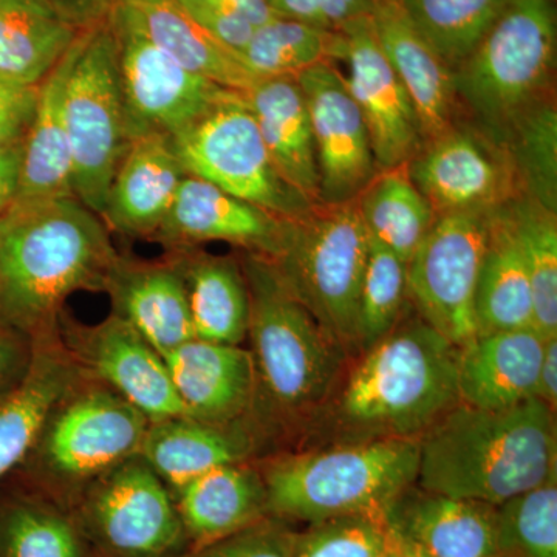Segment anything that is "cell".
I'll return each mask as SVG.
<instances>
[{
  "instance_id": "obj_1",
  "label": "cell",
  "mask_w": 557,
  "mask_h": 557,
  "mask_svg": "<svg viewBox=\"0 0 557 557\" xmlns=\"http://www.w3.org/2000/svg\"><path fill=\"white\" fill-rule=\"evenodd\" d=\"M119 256L76 197L14 200L0 214V318L33 341L58 335L69 296L104 292Z\"/></svg>"
},
{
  "instance_id": "obj_2",
  "label": "cell",
  "mask_w": 557,
  "mask_h": 557,
  "mask_svg": "<svg viewBox=\"0 0 557 557\" xmlns=\"http://www.w3.org/2000/svg\"><path fill=\"white\" fill-rule=\"evenodd\" d=\"M555 413L537 398L497 410L460 403L420 438L417 486L500 507L557 474Z\"/></svg>"
},
{
  "instance_id": "obj_3",
  "label": "cell",
  "mask_w": 557,
  "mask_h": 557,
  "mask_svg": "<svg viewBox=\"0 0 557 557\" xmlns=\"http://www.w3.org/2000/svg\"><path fill=\"white\" fill-rule=\"evenodd\" d=\"M249 354L256 391L249 428L260 445L332 395L347 357L288 287L276 263L245 252Z\"/></svg>"
},
{
  "instance_id": "obj_4",
  "label": "cell",
  "mask_w": 557,
  "mask_h": 557,
  "mask_svg": "<svg viewBox=\"0 0 557 557\" xmlns=\"http://www.w3.org/2000/svg\"><path fill=\"white\" fill-rule=\"evenodd\" d=\"M458 347L416 311L369 350L348 373L335 417L347 438H421L460 405Z\"/></svg>"
},
{
  "instance_id": "obj_5",
  "label": "cell",
  "mask_w": 557,
  "mask_h": 557,
  "mask_svg": "<svg viewBox=\"0 0 557 557\" xmlns=\"http://www.w3.org/2000/svg\"><path fill=\"white\" fill-rule=\"evenodd\" d=\"M420 438H375L258 461L269 512L287 522L384 516L416 485Z\"/></svg>"
},
{
  "instance_id": "obj_6",
  "label": "cell",
  "mask_w": 557,
  "mask_h": 557,
  "mask_svg": "<svg viewBox=\"0 0 557 557\" xmlns=\"http://www.w3.org/2000/svg\"><path fill=\"white\" fill-rule=\"evenodd\" d=\"M149 423L115 392L81 375L50 409L17 480L72 509L91 483L138 456Z\"/></svg>"
},
{
  "instance_id": "obj_7",
  "label": "cell",
  "mask_w": 557,
  "mask_h": 557,
  "mask_svg": "<svg viewBox=\"0 0 557 557\" xmlns=\"http://www.w3.org/2000/svg\"><path fill=\"white\" fill-rule=\"evenodd\" d=\"M556 39L553 0H508L475 50L454 70L457 104L494 143L523 113L552 98Z\"/></svg>"
},
{
  "instance_id": "obj_8",
  "label": "cell",
  "mask_w": 557,
  "mask_h": 557,
  "mask_svg": "<svg viewBox=\"0 0 557 557\" xmlns=\"http://www.w3.org/2000/svg\"><path fill=\"white\" fill-rule=\"evenodd\" d=\"M369 255V236L357 200L314 205L289 220L278 273L333 343L358 355L359 295Z\"/></svg>"
},
{
  "instance_id": "obj_9",
  "label": "cell",
  "mask_w": 557,
  "mask_h": 557,
  "mask_svg": "<svg viewBox=\"0 0 557 557\" xmlns=\"http://www.w3.org/2000/svg\"><path fill=\"white\" fill-rule=\"evenodd\" d=\"M73 193L100 215L112 180L131 148L119 58L109 20L81 32L64 98Z\"/></svg>"
},
{
  "instance_id": "obj_10",
  "label": "cell",
  "mask_w": 557,
  "mask_h": 557,
  "mask_svg": "<svg viewBox=\"0 0 557 557\" xmlns=\"http://www.w3.org/2000/svg\"><path fill=\"white\" fill-rule=\"evenodd\" d=\"M172 138L186 174L284 220L306 215L314 203L278 174L245 94L220 102Z\"/></svg>"
},
{
  "instance_id": "obj_11",
  "label": "cell",
  "mask_w": 557,
  "mask_h": 557,
  "mask_svg": "<svg viewBox=\"0 0 557 557\" xmlns=\"http://www.w3.org/2000/svg\"><path fill=\"white\" fill-rule=\"evenodd\" d=\"M72 512L95 557H186L193 552L174 496L139 456L91 483Z\"/></svg>"
},
{
  "instance_id": "obj_12",
  "label": "cell",
  "mask_w": 557,
  "mask_h": 557,
  "mask_svg": "<svg viewBox=\"0 0 557 557\" xmlns=\"http://www.w3.org/2000/svg\"><path fill=\"white\" fill-rule=\"evenodd\" d=\"M494 208L437 215L408 263V298L440 335L461 347L478 335L475 289Z\"/></svg>"
},
{
  "instance_id": "obj_13",
  "label": "cell",
  "mask_w": 557,
  "mask_h": 557,
  "mask_svg": "<svg viewBox=\"0 0 557 557\" xmlns=\"http://www.w3.org/2000/svg\"><path fill=\"white\" fill-rule=\"evenodd\" d=\"M109 25L116 44L131 143L149 134L174 137L208 110L242 94L171 60L146 38L120 3Z\"/></svg>"
},
{
  "instance_id": "obj_14",
  "label": "cell",
  "mask_w": 557,
  "mask_h": 557,
  "mask_svg": "<svg viewBox=\"0 0 557 557\" xmlns=\"http://www.w3.org/2000/svg\"><path fill=\"white\" fill-rule=\"evenodd\" d=\"M58 333L81 375L109 387L149 421L186 416L164 358L119 314L84 325L62 311Z\"/></svg>"
},
{
  "instance_id": "obj_15",
  "label": "cell",
  "mask_w": 557,
  "mask_h": 557,
  "mask_svg": "<svg viewBox=\"0 0 557 557\" xmlns=\"http://www.w3.org/2000/svg\"><path fill=\"white\" fill-rule=\"evenodd\" d=\"M406 170L435 215L497 208L520 194L507 152L475 126L454 123L424 141Z\"/></svg>"
},
{
  "instance_id": "obj_16",
  "label": "cell",
  "mask_w": 557,
  "mask_h": 557,
  "mask_svg": "<svg viewBox=\"0 0 557 557\" xmlns=\"http://www.w3.org/2000/svg\"><path fill=\"white\" fill-rule=\"evenodd\" d=\"M346 62L347 89L368 124L379 171L408 163L423 145L408 91L381 49L370 13L335 30V58Z\"/></svg>"
},
{
  "instance_id": "obj_17",
  "label": "cell",
  "mask_w": 557,
  "mask_h": 557,
  "mask_svg": "<svg viewBox=\"0 0 557 557\" xmlns=\"http://www.w3.org/2000/svg\"><path fill=\"white\" fill-rule=\"evenodd\" d=\"M309 109L319 172V200L341 205L357 200L375 177V156L368 124L332 62H321L298 76Z\"/></svg>"
},
{
  "instance_id": "obj_18",
  "label": "cell",
  "mask_w": 557,
  "mask_h": 557,
  "mask_svg": "<svg viewBox=\"0 0 557 557\" xmlns=\"http://www.w3.org/2000/svg\"><path fill=\"white\" fill-rule=\"evenodd\" d=\"M289 220L237 199L205 180L183 178L170 214L152 239L174 249L205 242H226L245 252L277 259L284 248Z\"/></svg>"
},
{
  "instance_id": "obj_19",
  "label": "cell",
  "mask_w": 557,
  "mask_h": 557,
  "mask_svg": "<svg viewBox=\"0 0 557 557\" xmlns=\"http://www.w3.org/2000/svg\"><path fill=\"white\" fill-rule=\"evenodd\" d=\"M387 527L429 557H498L497 507L412 485L384 512Z\"/></svg>"
},
{
  "instance_id": "obj_20",
  "label": "cell",
  "mask_w": 557,
  "mask_h": 557,
  "mask_svg": "<svg viewBox=\"0 0 557 557\" xmlns=\"http://www.w3.org/2000/svg\"><path fill=\"white\" fill-rule=\"evenodd\" d=\"M164 362L186 416L214 424L247 421L256 391L248 348L194 338Z\"/></svg>"
},
{
  "instance_id": "obj_21",
  "label": "cell",
  "mask_w": 557,
  "mask_h": 557,
  "mask_svg": "<svg viewBox=\"0 0 557 557\" xmlns=\"http://www.w3.org/2000/svg\"><path fill=\"white\" fill-rule=\"evenodd\" d=\"M104 293L112 313L129 322L161 357L196 338L185 282L170 256L157 262L119 256Z\"/></svg>"
},
{
  "instance_id": "obj_22",
  "label": "cell",
  "mask_w": 557,
  "mask_h": 557,
  "mask_svg": "<svg viewBox=\"0 0 557 557\" xmlns=\"http://www.w3.org/2000/svg\"><path fill=\"white\" fill-rule=\"evenodd\" d=\"M186 175L171 137L149 134L134 139L110 185L102 222L110 233L152 239Z\"/></svg>"
},
{
  "instance_id": "obj_23",
  "label": "cell",
  "mask_w": 557,
  "mask_h": 557,
  "mask_svg": "<svg viewBox=\"0 0 557 557\" xmlns=\"http://www.w3.org/2000/svg\"><path fill=\"white\" fill-rule=\"evenodd\" d=\"M545 338L534 327L474 336L458 347L461 405L497 410L536 398Z\"/></svg>"
},
{
  "instance_id": "obj_24",
  "label": "cell",
  "mask_w": 557,
  "mask_h": 557,
  "mask_svg": "<svg viewBox=\"0 0 557 557\" xmlns=\"http://www.w3.org/2000/svg\"><path fill=\"white\" fill-rule=\"evenodd\" d=\"M381 49L408 91L423 143L456 123L453 70L416 30L398 0H373L370 10Z\"/></svg>"
},
{
  "instance_id": "obj_25",
  "label": "cell",
  "mask_w": 557,
  "mask_h": 557,
  "mask_svg": "<svg viewBox=\"0 0 557 557\" xmlns=\"http://www.w3.org/2000/svg\"><path fill=\"white\" fill-rule=\"evenodd\" d=\"M260 450L262 446L247 421L214 424L182 416L150 421L138 456L174 496L205 472L256 460Z\"/></svg>"
},
{
  "instance_id": "obj_26",
  "label": "cell",
  "mask_w": 557,
  "mask_h": 557,
  "mask_svg": "<svg viewBox=\"0 0 557 557\" xmlns=\"http://www.w3.org/2000/svg\"><path fill=\"white\" fill-rule=\"evenodd\" d=\"M174 500L193 552L270 516L255 460L211 469L177 491Z\"/></svg>"
},
{
  "instance_id": "obj_27",
  "label": "cell",
  "mask_w": 557,
  "mask_h": 557,
  "mask_svg": "<svg viewBox=\"0 0 557 557\" xmlns=\"http://www.w3.org/2000/svg\"><path fill=\"white\" fill-rule=\"evenodd\" d=\"M245 100L278 174L311 203H321L309 109L296 76L260 78Z\"/></svg>"
},
{
  "instance_id": "obj_28",
  "label": "cell",
  "mask_w": 557,
  "mask_h": 557,
  "mask_svg": "<svg viewBox=\"0 0 557 557\" xmlns=\"http://www.w3.org/2000/svg\"><path fill=\"white\" fill-rule=\"evenodd\" d=\"M79 376L62 347L60 333L35 341L27 375L0 398V486L21 467L50 409Z\"/></svg>"
},
{
  "instance_id": "obj_29",
  "label": "cell",
  "mask_w": 557,
  "mask_h": 557,
  "mask_svg": "<svg viewBox=\"0 0 557 557\" xmlns=\"http://www.w3.org/2000/svg\"><path fill=\"white\" fill-rule=\"evenodd\" d=\"M146 38L183 69L247 94L260 78L239 54L209 35L177 0H120Z\"/></svg>"
},
{
  "instance_id": "obj_30",
  "label": "cell",
  "mask_w": 557,
  "mask_h": 557,
  "mask_svg": "<svg viewBox=\"0 0 557 557\" xmlns=\"http://www.w3.org/2000/svg\"><path fill=\"white\" fill-rule=\"evenodd\" d=\"M170 258L185 282L196 338L242 346L248 335L249 293L240 262L194 248L174 249Z\"/></svg>"
},
{
  "instance_id": "obj_31",
  "label": "cell",
  "mask_w": 557,
  "mask_h": 557,
  "mask_svg": "<svg viewBox=\"0 0 557 557\" xmlns=\"http://www.w3.org/2000/svg\"><path fill=\"white\" fill-rule=\"evenodd\" d=\"M78 44L79 36L57 67L39 84L38 108L25 138L20 185L14 200L75 197L64 98L70 70L78 53Z\"/></svg>"
},
{
  "instance_id": "obj_32",
  "label": "cell",
  "mask_w": 557,
  "mask_h": 557,
  "mask_svg": "<svg viewBox=\"0 0 557 557\" xmlns=\"http://www.w3.org/2000/svg\"><path fill=\"white\" fill-rule=\"evenodd\" d=\"M474 313L478 335L534 327L530 274L507 203L491 212Z\"/></svg>"
},
{
  "instance_id": "obj_33",
  "label": "cell",
  "mask_w": 557,
  "mask_h": 557,
  "mask_svg": "<svg viewBox=\"0 0 557 557\" xmlns=\"http://www.w3.org/2000/svg\"><path fill=\"white\" fill-rule=\"evenodd\" d=\"M79 33L49 0H0V79L38 86Z\"/></svg>"
},
{
  "instance_id": "obj_34",
  "label": "cell",
  "mask_w": 557,
  "mask_h": 557,
  "mask_svg": "<svg viewBox=\"0 0 557 557\" xmlns=\"http://www.w3.org/2000/svg\"><path fill=\"white\" fill-rule=\"evenodd\" d=\"M0 557H95L73 516L24 485L0 487Z\"/></svg>"
},
{
  "instance_id": "obj_35",
  "label": "cell",
  "mask_w": 557,
  "mask_h": 557,
  "mask_svg": "<svg viewBox=\"0 0 557 557\" xmlns=\"http://www.w3.org/2000/svg\"><path fill=\"white\" fill-rule=\"evenodd\" d=\"M357 207L370 239L405 263L437 219L410 180L406 164L376 172L359 194Z\"/></svg>"
},
{
  "instance_id": "obj_36",
  "label": "cell",
  "mask_w": 557,
  "mask_h": 557,
  "mask_svg": "<svg viewBox=\"0 0 557 557\" xmlns=\"http://www.w3.org/2000/svg\"><path fill=\"white\" fill-rule=\"evenodd\" d=\"M507 152L520 196L557 212V112L547 98L523 113L497 143Z\"/></svg>"
},
{
  "instance_id": "obj_37",
  "label": "cell",
  "mask_w": 557,
  "mask_h": 557,
  "mask_svg": "<svg viewBox=\"0 0 557 557\" xmlns=\"http://www.w3.org/2000/svg\"><path fill=\"white\" fill-rule=\"evenodd\" d=\"M403 11L450 70L475 50L508 0H398Z\"/></svg>"
},
{
  "instance_id": "obj_38",
  "label": "cell",
  "mask_w": 557,
  "mask_h": 557,
  "mask_svg": "<svg viewBox=\"0 0 557 557\" xmlns=\"http://www.w3.org/2000/svg\"><path fill=\"white\" fill-rule=\"evenodd\" d=\"M533 292L534 329L557 336V212L523 196L507 201Z\"/></svg>"
},
{
  "instance_id": "obj_39",
  "label": "cell",
  "mask_w": 557,
  "mask_h": 557,
  "mask_svg": "<svg viewBox=\"0 0 557 557\" xmlns=\"http://www.w3.org/2000/svg\"><path fill=\"white\" fill-rule=\"evenodd\" d=\"M240 58L258 78L298 76L313 65L333 61L335 30L274 17L256 28Z\"/></svg>"
},
{
  "instance_id": "obj_40",
  "label": "cell",
  "mask_w": 557,
  "mask_h": 557,
  "mask_svg": "<svg viewBox=\"0 0 557 557\" xmlns=\"http://www.w3.org/2000/svg\"><path fill=\"white\" fill-rule=\"evenodd\" d=\"M498 557H557V474L497 507Z\"/></svg>"
},
{
  "instance_id": "obj_41",
  "label": "cell",
  "mask_w": 557,
  "mask_h": 557,
  "mask_svg": "<svg viewBox=\"0 0 557 557\" xmlns=\"http://www.w3.org/2000/svg\"><path fill=\"white\" fill-rule=\"evenodd\" d=\"M408 299V263L369 237L368 263L359 295V355L398 324Z\"/></svg>"
},
{
  "instance_id": "obj_42",
  "label": "cell",
  "mask_w": 557,
  "mask_h": 557,
  "mask_svg": "<svg viewBox=\"0 0 557 557\" xmlns=\"http://www.w3.org/2000/svg\"><path fill=\"white\" fill-rule=\"evenodd\" d=\"M387 541L384 516H341L298 531L295 557H384Z\"/></svg>"
},
{
  "instance_id": "obj_43",
  "label": "cell",
  "mask_w": 557,
  "mask_h": 557,
  "mask_svg": "<svg viewBox=\"0 0 557 557\" xmlns=\"http://www.w3.org/2000/svg\"><path fill=\"white\" fill-rule=\"evenodd\" d=\"M296 534L287 520L267 516L186 557H295Z\"/></svg>"
},
{
  "instance_id": "obj_44",
  "label": "cell",
  "mask_w": 557,
  "mask_h": 557,
  "mask_svg": "<svg viewBox=\"0 0 557 557\" xmlns=\"http://www.w3.org/2000/svg\"><path fill=\"white\" fill-rule=\"evenodd\" d=\"M277 17L338 30L348 21L369 14L373 0H269Z\"/></svg>"
},
{
  "instance_id": "obj_45",
  "label": "cell",
  "mask_w": 557,
  "mask_h": 557,
  "mask_svg": "<svg viewBox=\"0 0 557 557\" xmlns=\"http://www.w3.org/2000/svg\"><path fill=\"white\" fill-rule=\"evenodd\" d=\"M38 86L0 79V152L24 145L35 120Z\"/></svg>"
},
{
  "instance_id": "obj_46",
  "label": "cell",
  "mask_w": 557,
  "mask_h": 557,
  "mask_svg": "<svg viewBox=\"0 0 557 557\" xmlns=\"http://www.w3.org/2000/svg\"><path fill=\"white\" fill-rule=\"evenodd\" d=\"M183 7V5H182ZM185 9V7H183ZM190 16L234 53L242 54L256 28L231 5L230 0H209L186 7ZM242 60V58H240Z\"/></svg>"
},
{
  "instance_id": "obj_47",
  "label": "cell",
  "mask_w": 557,
  "mask_h": 557,
  "mask_svg": "<svg viewBox=\"0 0 557 557\" xmlns=\"http://www.w3.org/2000/svg\"><path fill=\"white\" fill-rule=\"evenodd\" d=\"M33 354L35 341L0 318V398L27 375Z\"/></svg>"
},
{
  "instance_id": "obj_48",
  "label": "cell",
  "mask_w": 557,
  "mask_h": 557,
  "mask_svg": "<svg viewBox=\"0 0 557 557\" xmlns=\"http://www.w3.org/2000/svg\"><path fill=\"white\" fill-rule=\"evenodd\" d=\"M49 2L78 30L84 32L104 24L120 0H49Z\"/></svg>"
},
{
  "instance_id": "obj_49",
  "label": "cell",
  "mask_w": 557,
  "mask_h": 557,
  "mask_svg": "<svg viewBox=\"0 0 557 557\" xmlns=\"http://www.w3.org/2000/svg\"><path fill=\"white\" fill-rule=\"evenodd\" d=\"M536 398L548 406L557 408V336L545 339L544 354H542L541 369H539Z\"/></svg>"
},
{
  "instance_id": "obj_50",
  "label": "cell",
  "mask_w": 557,
  "mask_h": 557,
  "mask_svg": "<svg viewBox=\"0 0 557 557\" xmlns=\"http://www.w3.org/2000/svg\"><path fill=\"white\" fill-rule=\"evenodd\" d=\"M24 145L0 152V214L16 199Z\"/></svg>"
},
{
  "instance_id": "obj_51",
  "label": "cell",
  "mask_w": 557,
  "mask_h": 557,
  "mask_svg": "<svg viewBox=\"0 0 557 557\" xmlns=\"http://www.w3.org/2000/svg\"><path fill=\"white\" fill-rule=\"evenodd\" d=\"M230 2L255 28L262 27L277 17L269 0H230Z\"/></svg>"
},
{
  "instance_id": "obj_52",
  "label": "cell",
  "mask_w": 557,
  "mask_h": 557,
  "mask_svg": "<svg viewBox=\"0 0 557 557\" xmlns=\"http://www.w3.org/2000/svg\"><path fill=\"white\" fill-rule=\"evenodd\" d=\"M388 528V527H387ZM384 557H429L423 552L410 545L405 539L395 534L394 531L388 528V541L386 556Z\"/></svg>"
},
{
  "instance_id": "obj_53",
  "label": "cell",
  "mask_w": 557,
  "mask_h": 557,
  "mask_svg": "<svg viewBox=\"0 0 557 557\" xmlns=\"http://www.w3.org/2000/svg\"><path fill=\"white\" fill-rule=\"evenodd\" d=\"M177 2L180 3V5H183L186 9V7H193L197 5V3L209 2V0H177Z\"/></svg>"
}]
</instances>
